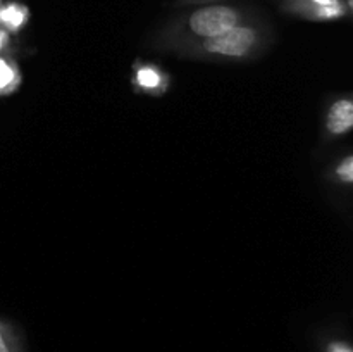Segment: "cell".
Returning <instances> with one entry per match:
<instances>
[{
    "label": "cell",
    "mask_w": 353,
    "mask_h": 352,
    "mask_svg": "<svg viewBox=\"0 0 353 352\" xmlns=\"http://www.w3.org/2000/svg\"><path fill=\"white\" fill-rule=\"evenodd\" d=\"M255 17H259V14L248 7L228 6V3L196 6L195 9L171 17L168 23L162 24L152 35L148 45L154 50L179 55L185 48L219 37L231 28L248 23Z\"/></svg>",
    "instance_id": "6da1fadb"
},
{
    "label": "cell",
    "mask_w": 353,
    "mask_h": 352,
    "mask_svg": "<svg viewBox=\"0 0 353 352\" xmlns=\"http://www.w3.org/2000/svg\"><path fill=\"white\" fill-rule=\"evenodd\" d=\"M272 38L274 33L271 26L261 17H255L248 23L231 28L219 37L185 48L179 57L219 64H241L264 55L271 47Z\"/></svg>",
    "instance_id": "7a4b0ae2"
},
{
    "label": "cell",
    "mask_w": 353,
    "mask_h": 352,
    "mask_svg": "<svg viewBox=\"0 0 353 352\" xmlns=\"http://www.w3.org/2000/svg\"><path fill=\"white\" fill-rule=\"evenodd\" d=\"M281 10L309 21H336L348 14L345 0H283Z\"/></svg>",
    "instance_id": "3957f363"
},
{
    "label": "cell",
    "mask_w": 353,
    "mask_h": 352,
    "mask_svg": "<svg viewBox=\"0 0 353 352\" xmlns=\"http://www.w3.org/2000/svg\"><path fill=\"white\" fill-rule=\"evenodd\" d=\"M131 85L134 92L141 95L162 97L171 86V76L154 62L137 61L133 64Z\"/></svg>",
    "instance_id": "277c9868"
},
{
    "label": "cell",
    "mask_w": 353,
    "mask_h": 352,
    "mask_svg": "<svg viewBox=\"0 0 353 352\" xmlns=\"http://www.w3.org/2000/svg\"><path fill=\"white\" fill-rule=\"evenodd\" d=\"M324 128L333 137H341L353 130V99H338L327 109Z\"/></svg>",
    "instance_id": "5b68a950"
},
{
    "label": "cell",
    "mask_w": 353,
    "mask_h": 352,
    "mask_svg": "<svg viewBox=\"0 0 353 352\" xmlns=\"http://www.w3.org/2000/svg\"><path fill=\"white\" fill-rule=\"evenodd\" d=\"M30 21V9L19 2H3L0 6V28L9 35H17Z\"/></svg>",
    "instance_id": "8992f818"
},
{
    "label": "cell",
    "mask_w": 353,
    "mask_h": 352,
    "mask_svg": "<svg viewBox=\"0 0 353 352\" xmlns=\"http://www.w3.org/2000/svg\"><path fill=\"white\" fill-rule=\"evenodd\" d=\"M23 83L19 64L9 54L0 55V95H10L16 92Z\"/></svg>",
    "instance_id": "52a82bcc"
},
{
    "label": "cell",
    "mask_w": 353,
    "mask_h": 352,
    "mask_svg": "<svg viewBox=\"0 0 353 352\" xmlns=\"http://www.w3.org/2000/svg\"><path fill=\"white\" fill-rule=\"evenodd\" d=\"M0 352H26L19 331L3 320H0Z\"/></svg>",
    "instance_id": "ba28073f"
},
{
    "label": "cell",
    "mask_w": 353,
    "mask_h": 352,
    "mask_svg": "<svg viewBox=\"0 0 353 352\" xmlns=\"http://www.w3.org/2000/svg\"><path fill=\"white\" fill-rule=\"evenodd\" d=\"M334 176L341 183H353V154L348 157L341 159L338 166L334 168Z\"/></svg>",
    "instance_id": "9c48e42d"
},
{
    "label": "cell",
    "mask_w": 353,
    "mask_h": 352,
    "mask_svg": "<svg viewBox=\"0 0 353 352\" xmlns=\"http://www.w3.org/2000/svg\"><path fill=\"white\" fill-rule=\"evenodd\" d=\"M326 352H353V347L343 340H333L326 345Z\"/></svg>",
    "instance_id": "30bf717a"
},
{
    "label": "cell",
    "mask_w": 353,
    "mask_h": 352,
    "mask_svg": "<svg viewBox=\"0 0 353 352\" xmlns=\"http://www.w3.org/2000/svg\"><path fill=\"white\" fill-rule=\"evenodd\" d=\"M224 0H176V6L192 7V6H210V3H221Z\"/></svg>",
    "instance_id": "8fae6325"
},
{
    "label": "cell",
    "mask_w": 353,
    "mask_h": 352,
    "mask_svg": "<svg viewBox=\"0 0 353 352\" xmlns=\"http://www.w3.org/2000/svg\"><path fill=\"white\" fill-rule=\"evenodd\" d=\"M10 37H12V35H9L6 30H2V28H0V55L9 54Z\"/></svg>",
    "instance_id": "7c38bea8"
},
{
    "label": "cell",
    "mask_w": 353,
    "mask_h": 352,
    "mask_svg": "<svg viewBox=\"0 0 353 352\" xmlns=\"http://www.w3.org/2000/svg\"><path fill=\"white\" fill-rule=\"evenodd\" d=\"M345 3H347L348 10H350V12L353 14V0H345Z\"/></svg>",
    "instance_id": "4fadbf2b"
},
{
    "label": "cell",
    "mask_w": 353,
    "mask_h": 352,
    "mask_svg": "<svg viewBox=\"0 0 353 352\" xmlns=\"http://www.w3.org/2000/svg\"><path fill=\"white\" fill-rule=\"evenodd\" d=\"M3 2H6V0H0V6H2V3H3Z\"/></svg>",
    "instance_id": "5bb4252c"
}]
</instances>
